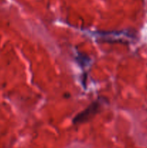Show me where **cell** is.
<instances>
[{
  "instance_id": "1",
  "label": "cell",
  "mask_w": 147,
  "mask_h": 148,
  "mask_svg": "<svg viewBox=\"0 0 147 148\" xmlns=\"http://www.w3.org/2000/svg\"><path fill=\"white\" fill-rule=\"evenodd\" d=\"M102 105L103 102L99 101V99L95 101L87 108L78 114L73 119V123L76 125V124H82L89 121L101 111Z\"/></svg>"
}]
</instances>
